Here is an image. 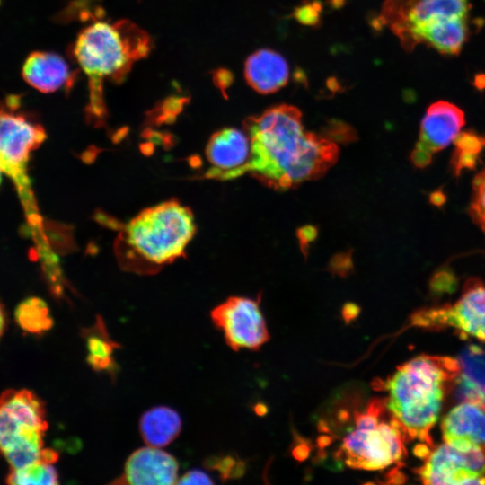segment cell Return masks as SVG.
Instances as JSON below:
<instances>
[{
    "mask_svg": "<svg viewBox=\"0 0 485 485\" xmlns=\"http://www.w3.org/2000/svg\"><path fill=\"white\" fill-rule=\"evenodd\" d=\"M455 148L451 165L456 175L464 169L475 166L478 157L485 147V137L472 131L459 133L454 140Z\"/></svg>",
    "mask_w": 485,
    "mask_h": 485,
    "instance_id": "7402d4cb",
    "label": "cell"
},
{
    "mask_svg": "<svg viewBox=\"0 0 485 485\" xmlns=\"http://www.w3.org/2000/svg\"><path fill=\"white\" fill-rule=\"evenodd\" d=\"M15 321L28 333L42 334L53 325L47 304L37 297L22 301L15 310Z\"/></svg>",
    "mask_w": 485,
    "mask_h": 485,
    "instance_id": "44dd1931",
    "label": "cell"
},
{
    "mask_svg": "<svg viewBox=\"0 0 485 485\" xmlns=\"http://www.w3.org/2000/svg\"><path fill=\"white\" fill-rule=\"evenodd\" d=\"M445 443L456 448H485V410L472 402H462L443 419Z\"/></svg>",
    "mask_w": 485,
    "mask_h": 485,
    "instance_id": "9a60e30c",
    "label": "cell"
},
{
    "mask_svg": "<svg viewBox=\"0 0 485 485\" xmlns=\"http://www.w3.org/2000/svg\"><path fill=\"white\" fill-rule=\"evenodd\" d=\"M22 75L28 84L45 93L69 88L74 79L67 62L58 54L48 51L31 53L23 63Z\"/></svg>",
    "mask_w": 485,
    "mask_h": 485,
    "instance_id": "2e32d148",
    "label": "cell"
},
{
    "mask_svg": "<svg viewBox=\"0 0 485 485\" xmlns=\"http://www.w3.org/2000/svg\"><path fill=\"white\" fill-rule=\"evenodd\" d=\"M48 427L45 404L33 392L11 389L0 394V456L10 470L42 459Z\"/></svg>",
    "mask_w": 485,
    "mask_h": 485,
    "instance_id": "5b68a950",
    "label": "cell"
},
{
    "mask_svg": "<svg viewBox=\"0 0 485 485\" xmlns=\"http://www.w3.org/2000/svg\"><path fill=\"white\" fill-rule=\"evenodd\" d=\"M469 0H384L377 18L411 51L424 35L442 22L469 16Z\"/></svg>",
    "mask_w": 485,
    "mask_h": 485,
    "instance_id": "52a82bcc",
    "label": "cell"
},
{
    "mask_svg": "<svg viewBox=\"0 0 485 485\" xmlns=\"http://www.w3.org/2000/svg\"><path fill=\"white\" fill-rule=\"evenodd\" d=\"M207 464L217 470L223 479L239 477L244 472L243 463L236 462L232 456L212 458Z\"/></svg>",
    "mask_w": 485,
    "mask_h": 485,
    "instance_id": "d4e9b609",
    "label": "cell"
},
{
    "mask_svg": "<svg viewBox=\"0 0 485 485\" xmlns=\"http://www.w3.org/2000/svg\"><path fill=\"white\" fill-rule=\"evenodd\" d=\"M5 323H6L5 313H4L2 304L0 303V338L2 337L4 333Z\"/></svg>",
    "mask_w": 485,
    "mask_h": 485,
    "instance_id": "4dcf8cb0",
    "label": "cell"
},
{
    "mask_svg": "<svg viewBox=\"0 0 485 485\" xmlns=\"http://www.w3.org/2000/svg\"><path fill=\"white\" fill-rule=\"evenodd\" d=\"M195 233L191 210L172 199L141 211L127 224L123 238L141 260L162 266L182 256Z\"/></svg>",
    "mask_w": 485,
    "mask_h": 485,
    "instance_id": "277c9868",
    "label": "cell"
},
{
    "mask_svg": "<svg viewBox=\"0 0 485 485\" xmlns=\"http://www.w3.org/2000/svg\"><path fill=\"white\" fill-rule=\"evenodd\" d=\"M1 174H2V171L0 170V184H1V181H2V176H1Z\"/></svg>",
    "mask_w": 485,
    "mask_h": 485,
    "instance_id": "836d02e7",
    "label": "cell"
},
{
    "mask_svg": "<svg viewBox=\"0 0 485 485\" xmlns=\"http://www.w3.org/2000/svg\"><path fill=\"white\" fill-rule=\"evenodd\" d=\"M320 10L319 4H305L295 10V17L303 24L313 25L319 22Z\"/></svg>",
    "mask_w": 485,
    "mask_h": 485,
    "instance_id": "484cf974",
    "label": "cell"
},
{
    "mask_svg": "<svg viewBox=\"0 0 485 485\" xmlns=\"http://www.w3.org/2000/svg\"><path fill=\"white\" fill-rule=\"evenodd\" d=\"M413 320L420 326L453 327L463 335L485 341V284L470 278L454 304L422 311Z\"/></svg>",
    "mask_w": 485,
    "mask_h": 485,
    "instance_id": "8fae6325",
    "label": "cell"
},
{
    "mask_svg": "<svg viewBox=\"0 0 485 485\" xmlns=\"http://www.w3.org/2000/svg\"><path fill=\"white\" fill-rule=\"evenodd\" d=\"M244 76L253 90L269 94L287 84L289 66L279 53L261 48L248 57L244 64Z\"/></svg>",
    "mask_w": 485,
    "mask_h": 485,
    "instance_id": "e0dca14e",
    "label": "cell"
},
{
    "mask_svg": "<svg viewBox=\"0 0 485 485\" xmlns=\"http://www.w3.org/2000/svg\"><path fill=\"white\" fill-rule=\"evenodd\" d=\"M309 449L305 445H299L293 451L294 456L298 460H304L308 455Z\"/></svg>",
    "mask_w": 485,
    "mask_h": 485,
    "instance_id": "f546056e",
    "label": "cell"
},
{
    "mask_svg": "<svg viewBox=\"0 0 485 485\" xmlns=\"http://www.w3.org/2000/svg\"><path fill=\"white\" fill-rule=\"evenodd\" d=\"M251 140L245 131L224 128L214 133L205 150L210 167L205 173L209 179L231 180L248 172Z\"/></svg>",
    "mask_w": 485,
    "mask_h": 485,
    "instance_id": "4fadbf2b",
    "label": "cell"
},
{
    "mask_svg": "<svg viewBox=\"0 0 485 485\" xmlns=\"http://www.w3.org/2000/svg\"><path fill=\"white\" fill-rule=\"evenodd\" d=\"M470 214L472 220L485 234V168L475 176L472 181Z\"/></svg>",
    "mask_w": 485,
    "mask_h": 485,
    "instance_id": "cb8c5ba5",
    "label": "cell"
},
{
    "mask_svg": "<svg viewBox=\"0 0 485 485\" xmlns=\"http://www.w3.org/2000/svg\"><path fill=\"white\" fill-rule=\"evenodd\" d=\"M456 396L485 410V348L478 345L464 348L457 357Z\"/></svg>",
    "mask_w": 485,
    "mask_h": 485,
    "instance_id": "ac0fdd59",
    "label": "cell"
},
{
    "mask_svg": "<svg viewBox=\"0 0 485 485\" xmlns=\"http://www.w3.org/2000/svg\"><path fill=\"white\" fill-rule=\"evenodd\" d=\"M210 477L200 470H191L180 477L176 484H212Z\"/></svg>",
    "mask_w": 485,
    "mask_h": 485,
    "instance_id": "4316f807",
    "label": "cell"
},
{
    "mask_svg": "<svg viewBox=\"0 0 485 485\" xmlns=\"http://www.w3.org/2000/svg\"><path fill=\"white\" fill-rule=\"evenodd\" d=\"M357 428V427H356ZM406 433L392 416L372 428H357L344 438L337 459L356 469L381 470L398 463L406 454Z\"/></svg>",
    "mask_w": 485,
    "mask_h": 485,
    "instance_id": "ba28073f",
    "label": "cell"
},
{
    "mask_svg": "<svg viewBox=\"0 0 485 485\" xmlns=\"http://www.w3.org/2000/svg\"><path fill=\"white\" fill-rule=\"evenodd\" d=\"M254 410L255 412L258 414V415H264L267 413L268 411V409L267 407L262 404V403H258L255 407H254Z\"/></svg>",
    "mask_w": 485,
    "mask_h": 485,
    "instance_id": "d6a6232c",
    "label": "cell"
},
{
    "mask_svg": "<svg viewBox=\"0 0 485 485\" xmlns=\"http://www.w3.org/2000/svg\"><path fill=\"white\" fill-rule=\"evenodd\" d=\"M216 82L222 90L227 88L233 81L232 75L227 70H218Z\"/></svg>",
    "mask_w": 485,
    "mask_h": 485,
    "instance_id": "f1b7e54d",
    "label": "cell"
},
{
    "mask_svg": "<svg viewBox=\"0 0 485 485\" xmlns=\"http://www.w3.org/2000/svg\"><path fill=\"white\" fill-rule=\"evenodd\" d=\"M458 373L457 359L419 356L400 366L387 379V409L407 437L431 444L429 432L438 419L446 386Z\"/></svg>",
    "mask_w": 485,
    "mask_h": 485,
    "instance_id": "7a4b0ae2",
    "label": "cell"
},
{
    "mask_svg": "<svg viewBox=\"0 0 485 485\" xmlns=\"http://www.w3.org/2000/svg\"><path fill=\"white\" fill-rule=\"evenodd\" d=\"M465 123L463 111L446 101L432 103L420 123L419 139L410 154L418 168H425L437 152L448 146Z\"/></svg>",
    "mask_w": 485,
    "mask_h": 485,
    "instance_id": "7c38bea8",
    "label": "cell"
},
{
    "mask_svg": "<svg viewBox=\"0 0 485 485\" xmlns=\"http://www.w3.org/2000/svg\"><path fill=\"white\" fill-rule=\"evenodd\" d=\"M6 482L17 485H54L59 481L53 463L40 460L22 468L10 470Z\"/></svg>",
    "mask_w": 485,
    "mask_h": 485,
    "instance_id": "603a6c76",
    "label": "cell"
},
{
    "mask_svg": "<svg viewBox=\"0 0 485 485\" xmlns=\"http://www.w3.org/2000/svg\"><path fill=\"white\" fill-rule=\"evenodd\" d=\"M44 128L21 110L20 97L0 101V170L15 185L28 215L36 216L27 166L30 156L46 139Z\"/></svg>",
    "mask_w": 485,
    "mask_h": 485,
    "instance_id": "8992f818",
    "label": "cell"
},
{
    "mask_svg": "<svg viewBox=\"0 0 485 485\" xmlns=\"http://www.w3.org/2000/svg\"><path fill=\"white\" fill-rule=\"evenodd\" d=\"M181 419L179 414L166 406L154 407L140 418L139 431L147 445L163 447L180 434Z\"/></svg>",
    "mask_w": 485,
    "mask_h": 485,
    "instance_id": "d6986e66",
    "label": "cell"
},
{
    "mask_svg": "<svg viewBox=\"0 0 485 485\" xmlns=\"http://www.w3.org/2000/svg\"><path fill=\"white\" fill-rule=\"evenodd\" d=\"M83 336L90 366L95 371L113 373L116 366L113 354L119 345L109 336L103 320L98 318L91 328L84 329Z\"/></svg>",
    "mask_w": 485,
    "mask_h": 485,
    "instance_id": "ffe728a7",
    "label": "cell"
},
{
    "mask_svg": "<svg viewBox=\"0 0 485 485\" xmlns=\"http://www.w3.org/2000/svg\"><path fill=\"white\" fill-rule=\"evenodd\" d=\"M179 464L169 453L147 445L134 451L125 463L118 484L169 485L176 484Z\"/></svg>",
    "mask_w": 485,
    "mask_h": 485,
    "instance_id": "5bb4252c",
    "label": "cell"
},
{
    "mask_svg": "<svg viewBox=\"0 0 485 485\" xmlns=\"http://www.w3.org/2000/svg\"><path fill=\"white\" fill-rule=\"evenodd\" d=\"M151 48L148 34L128 20L97 21L77 35L73 56L87 75L91 107L102 109L104 80L119 83Z\"/></svg>",
    "mask_w": 485,
    "mask_h": 485,
    "instance_id": "3957f363",
    "label": "cell"
},
{
    "mask_svg": "<svg viewBox=\"0 0 485 485\" xmlns=\"http://www.w3.org/2000/svg\"><path fill=\"white\" fill-rule=\"evenodd\" d=\"M331 439L330 436H321L318 438V445H320V447H325L331 443Z\"/></svg>",
    "mask_w": 485,
    "mask_h": 485,
    "instance_id": "1f68e13d",
    "label": "cell"
},
{
    "mask_svg": "<svg viewBox=\"0 0 485 485\" xmlns=\"http://www.w3.org/2000/svg\"><path fill=\"white\" fill-rule=\"evenodd\" d=\"M360 309L357 304L349 303L344 305L342 309V316L345 322L348 323L354 320L358 315Z\"/></svg>",
    "mask_w": 485,
    "mask_h": 485,
    "instance_id": "83f0119b",
    "label": "cell"
},
{
    "mask_svg": "<svg viewBox=\"0 0 485 485\" xmlns=\"http://www.w3.org/2000/svg\"><path fill=\"white\" fill-rule=\"evenodd\" d=\"M211 318L234 350H257L269 340L259 302L253 299L229 297L213 309Z\"/></svg>",
    "mask_w": 485,
    "mask_h": 485,
    "instance_id": "9c48e42d",
    "label": "cell"
},
{
    "mask_svg": "<svg viewBox=\"0 0 485 485\" xmlns=\"http://www.w3.org/2000/svg\"><path fill=\"white\" fill-rule=\"evenodd\" d=\"M251 140L248 172L268 187L286 190L323 176L339 156L337 144L305 130L302 113L280 104L245 119Z\"/></svg>",
    "mask_w": 485,
    "mask_h": 485,
    "instance_id": "6da1fadb",
    "label": "cell"
},
{
    "mask_svg": "<svg viewBox=\"0 0 485 485\" xmlns=\"http://www.w3.org/2000/svg\"><path fill=\"white\" fill-rule=\"evenodd\" d=\"M418 472L426 484H485V448L445 443L428 455Z\"/></svg>",
    "mask_w": 485,
    "mask_h": 485,
    "instance_id": "30bf717a",
    "label": "cell"
}]
</instances>
